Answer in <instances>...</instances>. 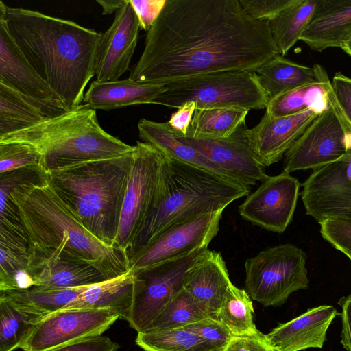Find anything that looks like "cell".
Instances as JSON below:
<instances>
[{
  "mask_svg": "<svg viewBox=\"0 0 351 351\" xmlns=\"http://www.w3.org/2000/svg\"><path fill=\"white\" fill-rule=\"evenodd\" d=\"M278 55L269 22L250 18L239 0H167L128 78L167 84L219 72H255Z\"/></svg>",
  "mask_w": 351,
  "mask_h": 351,
  "instance_id": "6da1fadb",
  "label": "cell"
},
{
  "mask_svg": "<svg viewBox=\"0 0 351 351\" xmlns=\"http://www.w3.org/2000/svg\"><path fill=\"white\" fill-rule=\"evenodd\" d=\"M338 304L341 307L342 331L341 343L347 351H351V293L341 298Z\"/></svg>",
  "mask_w": 351,
  "mask_h": 351,
  "instance_id": "bcb514c9",
  "label": "cell"
},
{
  "mask_svg": "<svg viewBox=\"0 0 351 351\" xmlns=\"http://www.w3.org/2000/svg\"><path fill=\"white\" fill-rule=\"evenodd\" d=\"M348 257L349 258V259L351 261V256H348Z\"/></svg>",
  "mask_w": 351,
  "mask_h": 351,
  "instance_id": "681fc988",
  "label": "cell"
},
{
  "mask_svg": "<svg viewBox=\"0 0 351 351\" xmlns=\"http://www.w3.org/2000/svg\"><path fill=\"white\" fill-rule=\"evenodd\" d=\"M223 210L204 213L175 224L130 259L141 271L206 250L217 234Z\"/></svg>",
  "mask_w": 351,
  "mask_h": 351,
  "instance_id": "4fadbf2b",
  "label": "cell"
},
{
  "mask_svg": "<svg viewBox=\"0 0 351 351\" xmlns=\"http://www.w3.org/2000/svg\"><path fill=\"white\" fill-rule=\"evenodd\" d=\"M302 186L306 213L317 223L328 218L351 221V148L338 160L313 170Z\"/></svg>",
  "mask_w": 351,
  "mask_h": 351,
  "instance_id": "5bb4252c",
  "label": "cell"
},
{
  "mask_svg": "<svg viewBox=\"0 0 351 351\" xmlns=\"http://www.w3.org/2000/svg\"><path fill=\"white\" fill-rule=\"evenodd\" d=\"M136 279V272L131 269L117 278L89 285L75 302L65 309L111 308L119 312L121 319L128 321Z\"/></svg>",
  "mask_w": 351,
  "mask_h": 351,
  "instance_id": "4316f807",
  "label": "cell"
},
{
  "mask_svg": "<svg viewBox=\"0 0 351 351\" xmlns=\"http://www.w3.org/2000/svg\"><path fill=\"white\" fill-rule=\"evenodd\" d=\"M178 109L171 114L167 122L176 137H185L187 136L196 106L194 102L191 101L184 104Z\"/></svg>",
  "mask_w": 351,
  "mask_h": 351,
  "instance_id": "f6af8a7d",
  "label": "cell"
},
{
  "mask_svg": "<svg viewBox=\"0 0 351 351\" xmlns=\"http://www.w3.org/2000/svg\"><path fill=\"white\" fill-rule=\"evenodd\" d=\"M184 328L223 350L234 336L219 319L210 317L187 325Z\"/></svg>",
  "mask_w": 351,
  "mask_h": 351,
  "instance_id": "ab89813d",
  "label": "cell"
},
{
  "mask_svg": "<svg viewBox=\"0 0 351 351\" xmlns=\"http://www.w3.org/2000/svg\"><path fill=\"white\" fill-rule=\"evenodd\" d=\"M350 148L351 134L328 104L287 152L282 171L315 170L341 158Z\"/></svg>",
  "mask_w": 351,
  "mask_h": 351,
  "instance_id": "7c38bea8",
  "label": "cell"
},
{
  "mask_svg": "<svg viewBox=\"0 0 351 351\" xmlns=\"http://www.w3.org/2000/svg\"><path fill=\"white\" fill-rule=\"evenodd\" d=\"M323 0H293L269 21L271 36L280 56L285 55L298 41Z\"/></svg>",
  "mask_w": 351,
  "mask_h": 351,
  "instance_id": "f546056e",
  "label": "cell"
},
{
  "mask_svg": "<svg viewBox=\"0 0 351 351\" xmlns=\"http://www.w3.org/2000/svg\"><path fill=\"white\" fill-rule=\"evenodd\" d=\"M245 123L231 136L219 139H194L177 137L180 141L205 156L216 166L228 173L236 182L248 186L262 181L267 174L265 167L252 151Z\"/></svg>",
  "mask_w": 351,
  "mask_h": 351,
  "instance_id": "2e32d148",
  "label": "cell"
},
{
  "mask_svg": "<svg viewBox=\"0 0 351 351\" xmlns=\"http://www.w3.org/2000/svg\"><path fill=\"white\" fill-rule=\"evenodd\" d=\"M226 263L220 252L202 251L188 268L183 289L206 311L219 319L224 294L231 284Z\"/></svg>",
  "mask_w": 351,
  "mask_h": 351,
  "instance_id": "d6986e66",
  "label": "cell"
},
{
  "mask_svg": "<svg viewBox=\"0 0 351 351\" xmlns=\"http://www.w3.org/2000/svg\"><path fill=\"white\" fill-rule=\"evenodd\" d=\"M120 346L108 337L97 335L75 341L48 351H119Z\"/></svg>",
  "mask_w": 351,
  "mask_h": 351,
  "instance_id": "7bdbcfd3",
  "label": "cell"
},
{
  "mask_svg": "<svg viewBox=\"0 0 351 351\" xmlns=\"http://www.w3.org/2000/svg\"><path fill=\"white\" fill-rule=\"evenodd\" d=\"M222 351H276L265 334L259 330L254 334L233 336Z\"/></svg>",
  "mask_w": 351,
  "mask_h": 351,
  "instance_id": "b9f144b4",
  "label": "cell"
},
{
  "mask_svg": "<svg viewBox=\"0 0 351 351\" xmlns=\"http://www.w3.org/2000/svg\"><path fill=\"white\" fill-rule=\"evenodd\" d=\"M239 207L242 218L270 232L282 233L291 222L300 183L289 173L267 176Z\"/></svg>",
  "mask_w": 351,
  "mask_h": 351,
  "instance_id": "9a60e30c",
  "label": "cell"
},
{
  "mask_svg": "<svg viewBox=\"0 0 351 351\" xmlns=\"http://www.w3.org/2000/svg\"><path fill=\"white\" fill-rule=\"evenodd\" d=\"M0 82L26 95L38 99L62 101L23 55L11 36L5 21L1 17Z\"/></svg>",
  "mask_w": 351,
  "mask_h": 351,
  "instance_id": "603a6c76",
  "label": "cell"
},
{
  "mask_svg": "<svg viewBox=\"0 0 351 351\" xmlns=\"http://www.w3.org/2000/svg\"><path fill=\"white\" fill-rule=\"evenodd\" d=\"M87 287L58 289H38L33 287L27 290L0 292L31 305L48 315L65 309L73 304Z\"/></svg>",
  "mask_w": 351,
  "mask_h": 351,
  "instance_id": "d590c367",
  "label": "cell"
},
{
  "mask_svg": "<svg viewBox=\"0 0 351 351\" xmlns=\"http://www.w3.org/2000/svg\"><path fill=\"white\" fill-rule=\"evenodd\" d=\"M337 315V311L332 305L316 306L280 324L265 336L276 351L322 348L327 330Z\"/></svg>",
  "mask_w": 351,
  "mask_h": 351,
  "instance_id": "ffe728a7",
  "label": "cell"
},
{
  "mask_svg": "<svg viewBox=\"0 0 351 351\" xmlns=\"http://www.w3.org/2000/svg\"><path fill=\"white\" fill-rule=\"evenodd\" d=\"M201 252L143 270L135 271L137 279L127 321L131 328L137 332H144L148 328L183 288L185 274Z\"/></svg>",
  "mask_w": 351,
  "mask_h": 351,
  "instance_id": "30bf717a",
  "label": "cell"
},
{
  "mask_svg": "<svg viewBox=\"0 0 351 351\" xmlns=\"http://www.w3.org/2000/svg\"><path fill=\"white\" fill-rule=\"evenodd\" d=\"M166 84L142 83L129 78L99 82L93 81L84 93L83 104L93 110H111L129 106L153 104Z\"/></svg>",
  "mask_w": 351,
  "mask_h": 351,
  "instance_id": "d4e9b609",
  "label": "cell"
},
{
  "mask_svg": "<svg viewBox=\"0 0 351 351\" xmlns=\"http://www.w3.org/2000/svg\"><path fill=\"white\" fill-rule=\"evenodd\" d=\"M0 17L23 55L60 99L70 108L81 105L95 76L102 34L38 11L10 8L2 1Z\"/></svg>",
  "mask_w": 351,
  "mask_h": 351,
  "instance_id": "7a4b0ae2",
  "label": "cell"
},
{
  "mask_svg": "<svg viewBox=\"0 0 351 351\" xmlns=\"http://www.w3.org/2000/svg\"><path fill=\"white\" fill-rule=\"evenodd\" d=\"M248 112L239 108L196 109L185 137L210 140L228 138L245 123Z\"/></svg>",
  "mask_w": 351,
  "mask_h": 351,
  "instance_id": "1f68e13d",
  "label": "cell"
},
{
  "mask_svg": "<svg viewBox=\"0 0 351 351\" xmlns=\"http://www.w3.org/2000/svg\"><path fill=\"white\" fill-rule=\"evenodd\" d=\"M251 187L166 156L152 208L133 244L130 259L171 226L223 210L250 194Z\"/></svg>",
  "mask_w": 351,
  "mask_h": 351,
  "instance_id": "5b68a950",
  "label": "cell"
},
{
  "mask_svg": "<svg viewBox=\"0 0 351 351\" xmlns=\"http://www.w3.org/2000/svg\"><path fill=\"white\" fill-rule=\"evenodd\" d=\"M145 351H222L184 328L138 332L135 339Z\"/></svg>",
  "mask_w": 351,
  "mask_h": 351,
  "instance_id": "d6a6232c",
  "label": "cell"
},
{
  "mask_svg": "<svg viewBox=\"0 0 351 351\" xmlns=\"http://www.w3.org/2000/svg\"><path fill=\"white\" fill-rule=\"evenodd\" d=\"M166 156L153 145L137 141L115 247L128 256L154 205ZM129 258V257H128Z\"/></svg>",
  "mask_w": 351,
  "mask_h": 351,
  "instance_id": "9c48e42d",
  "label": "cell"
},
{
  "mask_svg": "<svg viewBox=\"0 0 351 351\" xmlns=\"http://www.w3.org/2000/svg\"><path fill=\"white\" fill-rule=\"evenodd\" d=\"M101 8L102 14H111L119 10L128 1V0H97Z\"/></svg>",
  "mask_w": 351,
  "mask_h": 351,
  "instance_id": "7dc6e473",
  "label": "cell"
},
{
  "mask_svg": "<svg viewBox=\"0 0 351 351\" xmlns=\"http://www.w3.org/2000/svg\"><path fill=\"white\" fill-rule=\"evenodd\" d=\"M167 0H130L140 24L148 31L161 13Z\"/></svg>",
  "mask_w": 351,
  "mask_h": 351,
  "instance_id": "ee69618b",
  "label": "cell"
},
{
  "mask_svg": "<svg viewBox=\"0 0 351 351\" xmlns=\"http://www.w3.org/2000/svg\"><path fill=\"white\" fill-rule=\"evenodd\" d=\"M319 114L308 109L275 117L265 112L258 123L247 130L252 151L265 167L278 162Z\"/></svg>",
  "mask_w": 351,
  "mask_h": 351,
  "instance_id": "ac0fdd59",
  "label": "cell"
},
{
  "mask_svg": "<svg viewBox=\"0 0 351 351\" xmlns=\"http://www.w3.org/2000/svg\"><path fill=\"white\" fill-rule=\"evenodd\" d=\"M138 130L139 138L143 142L153 145L167 158L205 169L237 182L202 153L180 141L173 133L168 122L160 123L141 119L138 123Z\"/></svg>",
  "mask_w": 351,
  "mask_h": 351,
  "instance_id": "484cf974",
  "label": "cell"
},
{
  "mask_svg": "<svg viewBox=\"0 0 351 351\" xmlns=\"http://www.w3.org/2000/svg\"><path fill=\"white\" fill-rule=\"evenodd\" d=\"M19 141L41 154L46 174L77 164L109 159L134 151L100 126L95 110L82 104L29 128L0 136V142Z\"/></svg>",
  "mask_w": 351,
  "mask_h": 351,
  "instance_id": "8992f818",
  "label": "cell"
},
{
  "mask_svg": "<svg viewBox=\"0 0 351 351\" xmlns=\"http://www.w3.org/2000/svg\"><path fill=\"white\" fill-rule=\"evenodd\" d=\"M325 90L332 106L346 131L351 134V77L337 72L326 80Z\"/></svg>",
  "mask_w": 351,
  "mask_h": 351,
  "instance_id": "74e56055",
  "label": "cell"
},
{
  "mask_svg": "<svg viewBox=\"0 0 351 351\" xmlns=\"http://www.w3.org/2000/svg\"><path fill=\"white\" fill-rule=\"evenodd\" d=\"M71 109L60 100L26 95L0 82V136L29 128Z\"/></svg>",
  "mask_w": 351,
  "mask_h": 351,
  "instance_id": "44dd1931",
  "label": "cell"
},
{
  "mask_svg": "<svg viewBox=\"0 0 351 351\" xmlns=\"http://www.w3.org/2000/svg\"><path fill=\"white\" fill-rule=\"evenodd\" d=\"M41 162V154L29 143L0 142V173L27 167L42 169Z\"/></svg>",
  "mask_w": 351,
  "mask_h": 351,
  "instance_id": "8d00e7d4",
  "label": "cell"
},
{
  "mask_svg": "<svg viewBox=\"0 0 351 351\" xmlns=\"http://www.w3.org/2000/svg\"><path fill=\"white\" fill-rule=\"evenodd\" d=\"M140 24L130 2L116 12L110 27L102 34L95 65V76L99 82H112L128 70L135 51Z\"/></svg>",
  "mask_w": 351,
  "mask_h": 351,
  "instance_id": "e0dca14e",
  "label": "cell"
},
{
  "mask_svg": "<svg viewBox=\"0 0 351 351\" xmlns=\"http://www.w3.org/2000/svg\"><path fill=\"white\" fill-rule=\"evenodd\" d=\"M245 12L252 19L269 22L293 0H239Z\"/></svg>",
  "mask_w": 351,
  "mask_h": 351,
  "instance_id": "60d3db41",
  "label": "cell"
},
{
  "mask_svg": "<svg viewBox=\"0 0 351 351\" xmlns=\"http://www.w3.org/2000/svg\"><path fill=\"white\" fill-rule=\"evenodd\" d=\"M341 49L351 57V34L344 41Z\"/></svg>",
  "mask_w": 351,
  "mask_h": 351,
  "instance_id": "c3c4849f",
  "label": "cell"
},
{
  "mask_svg": "<svg viewBox=\"0 0 351 351\" xmlns=\"http://www.w3.org/2000/svg\"><path fill=\"white\" fill-rule=\"evenodd\" d=\"M306 254L291 243L267 247L245 262V290L265 306L285 304L289 296L309 287Z\"/></svg>",
  "mask_w": 351,
  "mask_h": 351,
  "instance_id": "ba28073f",
  "label": "cell"
},
{
  "mask_svg": "<svg viewBox=\"0 0 351 351\" xmlns=\"http://www.w3.org/2000/svg\"><path fill=\"white\" fill-rule=\"evenodd\" d=\"M134 151L47 174L49 184L74 217L109 247H115Z\"/></svg>",
  "mask_w": 351,
  "mask_h": 351,
  "instance_id": "277c9868",
  "label": "cell"
},
{
  "mask_svg": "<svg viewBox=\"0 0 351 351\" xmlns=\"http://www.w3.org/2000/svg\"><path fill=\"white\" fill-rule=\"evenodd\" d=\"M269 101L296 88L319 81L317 64L313 67L292 62L278 55L255 71Z\"/></svg>",
  "mask_w": 351,
  "mask_h": 351,
  "instance_id": "83f0119b",
  "label": "cell"
},
{
  "mask_svg": "<svg viewBox=\"0 0 351 351\" xmlns=\"http://www.w3.org/2000/svg\"><path fill=\"white\" fill-rule=\"evenodd\" d=\"M196 109H266L269 97L254 71H225L197 75L166 84L154 104L178 108L187 102Z\"/></svg>",
  "mask_w": 351,
  "mask_h": 351,
  "instance_id": "52a82bcc",
  "label": "cell"
},
{
  "mask_svg": "<svg viewBox=\"0 0 351 351\" xmlns=\"http://www.w3.org/2000/svg\"><path fill=\"white\" fill-rule=\"evenodd\" d=\"M12 199L32 250L89 264L106 280L131 269L126 253L95 238L74 217L49 184L47 177L14 189L0 202Z\"/></svg>",
  "mask_w": 351,
  "mask_h": 351,
  "instance_id": "3957f363",
  "label": "cell"
},
{
  "mask_svg": "<svg viewBox=\"0 0 351 351\" xmlns=\"http://www.w3.org/2000/svg\"><path fill=\"white\" fill-rule=\"evenodd\" d=\"M121 314L111 308H73L45 316L21 344L23 351H48L84 338L101 335Z\"/></svg>",
  "mask_w": 351,
  "mask_h": 351,
  "instance_id": "8fae6325",
  "label": "cell"
},
{
  "mask_svg": "<svg viewBox=\"0 0 351 351\" xmlns=\"http://www.w3.org/2000/svg\"><path fill=\"white\" fill-rule=\"evenodd\" d=\"M29 270L35 280L34 288L38 289L84 287L106 280L97 269L89 264L45 256L32 248Z\"/></svg>",
  "mask_w": 351,
  "mask_h": 351,
  "instance_id": "7402d4cb",
  "label": "cell"
},
{
  "mask_svg": "<svg viewBox=\"0 0 351 351\" xmlns=\"http://www.w3.org/2000/svg\"><path fill=\"white\" fill-rule=\"evenodd\" d=\"M208 317L203 307L182 288L144 332L181 328Z\"/></svg>",
  "mask_w": 351,
  "mask_h": 351,
  "instance_id": "e575fe53",
  "label": "cell"
},
{
  "mask_svg": "<svg viewBox=\"0 0 351 351\" xmlns=\"http://www.w3.org/2000/svg\"><path fill=\"white\" fill-rule=\"evenodd\" d=\"M46 314L0 292V351H13Z\"/></svg>",
  "mask_w": 351,
  "mask_h": 351,
  "instance_id": "f1b7e54d",
  "label": "cell"
},
{
  "mask_svg": "<svg viewBox=\"0 0 351 351\" xmlns=\"http://www.w3.org/2000/svg\"><path fill=\"white\" fill-rule=\"evenodd\" d=\"M254 307L246 291L231 283L228 287L219 312V319L234 336L258 331L253 321Z\"/></svg>",
  "mask_w": 351,
  "mask_h": 351,
  "instance_id": "836d02e7",
  "label": "cell"
},
{
  "mask_svg": "<svg viewBox=\"0 0 351 351\" xmlns=\"http://www.w3.org/2000/svg\"><path fill=\"white\" fill-rule=\"evenodd\" d=\"M319 74L317 82L306 84L285 93L269 101L265 112L278 117L295 114L308 109H314L319 113L328 106L325 84L328 75L325 69L317 64Z\"/></svg>",
  "mask_w": 351,
  "mask_h": 351,
  "instance_id": "4dcf8cb0",
  "label": "cell"
},
{
  "mask_svg": "<svg viewBox=\"0 0 351 351\" xmlns=\"http://www.w3.org/2000/svg\"><path fill=\"white\" fill-rule=\"evenodd\" d=\"M351 34V0H323L300 40L321 52L340 47Z\"/></svg>",
  "mask_w": 351,
  "mask_h": 351,
  "instance_id": "cb8c5ba5",
  "label": "cell"
},
{
  "mask_svg": "<svg viewBox=\"0 0 351 351\" xmlns=\"http://www.w3.org/2000/svg\"><path fill=\"white\" fill-rule=\"evenodd\" d=\"M322 237L346 256H351V221L328 218L319 223Z\"/></svg>",
  "mask_w": 351,
  "mask_h": 351,
  "instance_id": "f35d334b",
  "label": "cell"
}]
</instances>
